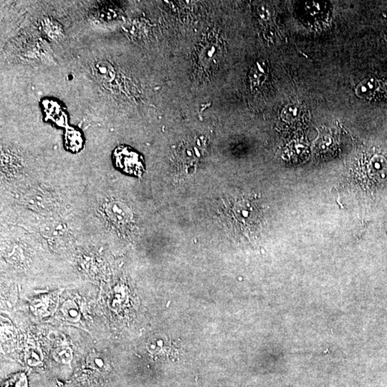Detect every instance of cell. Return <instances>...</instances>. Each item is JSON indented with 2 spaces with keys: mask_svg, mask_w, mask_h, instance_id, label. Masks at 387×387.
I'll list each match as a JSON object with an SVG mask.
<instances>
[{
  "mask_svg": "<svg viewBox=\"0 0 387 387\" xmlns=\"http://www.w3.org/2000/svg\"><path fill=\"white\" fill-rule=\"evenodd\" d=\"M281 117L286 122L297 123L303 118V111L298 105H289L283 109Z\"/></svg>",
  "mask_w": 387,
  "mask_h": 387,
  "instance_id": "cell-8",
  "label": "cell"
},
{
  "mask_svg": "<svg viewBox=\"0 0 387 387\" xmlns=\"http://www.w3.org/2000/svg\"><path fill=\"white\" fill-rule=\"evenodd\" d=\"M235 220L245 229H250L257 225L259 211L252 202H240L235 207Z\"/></svg>",
  "mask_w": 387,
  "mask_h": 387,
  "instance_id": "cell-3",
  "label": "cell"
},
{
  "mask_svg": "<svg viewBox=\"0 0 387 387\" xmlns=\"http://www.w3.org/2000/svg\"><path fill=\"white\" fill-rule=\"evenodd\" d=\"M87 362L93 369L100 371H106L110 368L109 361L103 354L91 352L88 355Z\"/></svg>",
  "mask_w": 387,
  "mask_h": 387,
  "instance_id": "cell-6",
  "label": "cell"
},
{
  "mask_svg": "<svg viewBox=\"0 0 387 387\" xmlns=\"http://www.w3.org/2000/svg\"><path fill=\"white\" fill-rule=\"evenodd\" d=\"M65 141L67 147L72 151H79L83 145V138L81 133L75 129H70L65 134Z\"/></svg>",
  "mask_w": 387,
  "mask_h": 387,
  "instance_id": "cell-9",
  "label": "cell"
},
{
  "mask_svg": "<svg viewBox=\"0 0 387 387\" xmlns=\"http://www.w3.org/2000/svg\"><path fill=\"white\" fill-rule=\"evenodd\" d=\"M107 215L114 222L127 224L132 219L130 209L121 202H111L107 207Z\"/></svg>",
  "mask_w": 387,
  "mask_h": 387,
  "instance_id": "cell-4",
  "label": "cell"
},
{
  "mask_svg": "<svg viewBox=\"0 0 387 387\" xmlns=\"http://www.w3.org/2000/svg\"><path fill=\"white\" fill-rule=\"evenodd\" d=\"M3 387H28L27 377L23 373L17 374L8 380Z\"/></svg>",
  "mask_w": 387,
  "mask_h": 387,
  "instance_id": "cell-14",
  "label": "cell"
},
{
  "mask_svg": "<svg viewBox=\"0 0 387 387\" xmlns=\"http://www.w3.org/2000/svg\"><path fill=\"white\" fill-rule=\"evenodd\" d=\"M62 312L67 321L76 322L80 319L79 306L73 300H69L65 302L62 307Z\"/></svg>",
  "mask_w": 387,
  "mask_h": 387,
  "instance_id": "cell-10",
  "label": "cell"
},
{
  "mask_svg": "<svg viewBox=\"0 0 387 387\" xmlns=\"http://www.w3.org/2000/svg\"><path fill=\"white\" fill-rule=\"evenodd\" d=\"M303 13L307 17L319 20L323 18L328 13V4L325 2H305L302 5Z\"/></svg>",
  "mask_w": 387,
  "mask_h": 387,
  "instance_id": "cell-5",
  "label": "cell"
},
{
  "mask_svg": "<svg viewBox=\"0 0 387 387\" xmlns=\"http://www.w3.org/2000/svg\"><path fill=\"white\" fill-rule=\"evenodd\" d=\"M43 360L42 354L37 349H32L27 352L25 361L30 366H36L41 364Z\"/></svg>",
  "mask_w": 387,
  "mask_h": 387,
  "instance_id": "cell-13",
  "label": "cell"
},
{
  "mask_svg": "<svg viewBox=\"0 0 387 387\" xmlns=\"http://www.w3.org/2000/svg\"><path fill=\"white\" fill-rule=\"evenodd\" d=\"M53 356L55 360L60 364H70L72 359V350L68 346H60L55 349Z\"/></svg>",
  "mask_w": 387,
  "mask_h": 387,
  "instance_id": "cell-11",
  "label": "cell"
},
{
  "mask_svg": "<svg viewBox=\"0 0 387 387\" xmlns=\"http://www.w3.org/2000/svg\"><path fill=\"white\" fill-rule=\"evenodd\" d=\"M114 160L119 169L134 175H141L143 170L142 159L130 148L119 147L114 153Z\"/></svg>",
  "mask_w": 387,
  "mask_h": 387,
  "instance_id": "cell-1",
  "label": "cell"
},
{
  "mask_svg": "<svg viewBox=\"0 0 387 387\" xmlns=\"http://www.w3.org/2000/svg\"><path fill=\"white\" fill-rule=\"evenodd\" d=\"M356 94L367 101H380L387 95V85L376 78L364 79L356 88Z\"/></svg>",
  "mask_w": 387,
  "mask_h": 387,
  "instance_id": "cell-2",
  "label": "cell"
},
{
  "mask_svg": "<svg viewBox=\"0 0 387 387\" xmlns=\"http://www.w3.org/2000/svg\"><path fill=\"white\" fill-rule=\"evenodd\" d=\"M265 65L264 64L260 65L257 63V65L253 67L250 74V81L254 86H260L266 77Z\"/></svg>",
  "mask_w": 387,
  "mask_h": 387,
  "instance_id": "cell-12",
  "label": "cell"
},
{
  "mask_svg": "<svg viewBox=\"0 0 387 387\" xmlns=\"http://www.w3.org/2000/svg\"><path fill=\"white\" fill-rule=\"evenodd\" d=\"M55 299H57L55 297L47 296L36 300L32 303L34 312L39 316H48L51 313L48 308L54 310V305L56 304L55 302Z\"/></svg>",
  "mask_w": 387,
  "mask_h": 387,
  "instance_id": "cell-7",
  "label": "cell"
}]
</instances>
